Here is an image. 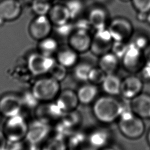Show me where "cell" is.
<instances>
[{
    "label": "cell",
    "instance_id": "obj_1",
    "mask_svg": "<svg viewBox=\"0 0 150 150\" xmlns=\"http://www.w3.org/2000/svg\"><path fill=\"white\" fill-rule=\"evenodd\" d=\"M93 111L99 121L111 123L119 118L122 112V104L112 96H102L96 100Z\"/></svg>",
    "mask_w": 150,
    "mask_h": 150
},
{
    "label": "cell",
    "instance_id": "obj_2",
    "mask_svg": "<svg viewBox=\"0 0 150 150\" xmlns=\"http://www.w3.org/2000/svg\"><path fill=\"white\" fill-rule=\"evenodd\" d=\"M118 127L125 137L131 139L139 138L145 131L142 118L134 114L131 109L122 111L119 117Z\"/></svg>",
    "mask_w": 150,
    "mask_h": 150
},
{
    "label": "cell",
    "instance_id": "obj_3",
    "mask_svg": "<svg viewBox=\"0 0 150 150\" xmlns=\"http://www.w3.org/2000/svg\"><path fill=\"white\" fill-rule=\"evenodd\" d=\"M31 91L40 103L52 101L60 91V82L51 76L42 77L34 83Z\"/></svg>",
    "mask_w": 150,
    "mask_h": 150
},
{
    "label": "cell",
    "instance_id": "obj_4",
    "mask_svg": "<svg viewBox=\"0 0 150 150\" xmlns=\"http://www.w3.org/2000/svg\"><path fill=\"white\" fill-rule=\"evenodd\" d=\"M29 124L21 114L7 118L3 131L8 142H20L25 139Z\"/></svg>",
    "mask_w": 150,
    "mask_h": 150
},
{
    "label": "cell",
    "instance_id": "obj_5",
    "mask_svg": "<svg viewBox=\"0 0 150 150\" xmlns=\"http://www.w3.org/2000/svg\"><path fill=\"white\" fill-rule=\"evenodd\" d=\"M56 62L53 56H46L38 52L29 55L27 63L28 69L33 75L41 76L49 74Z\"/></svg>",
    "mask_w": 150,
    "mask_h": 150
},
{
    "label": "cell",
    "instance_id": "obj_6",
    "mask_svg": "<svg viewBox=\"0 0 150 150\" xmlns=\"http://www.w3.org/2000/svg\"><path fill=\"white\" fill-rule=\"evenodd\" d=\"M113 41L108 29L97 30L91 38L90 50L94 55L100 57L111 51Z\"/></svg>",
    "mask_w": 150,
    "mask_h": 150
},
{
    "label": "cell",
    "instance_id": "obj_7",
    "mask_svg": "<svg viewBox=\"0 0 150 150\" xmlns=\"http://www.w3.org/2000/svg\"><path fill=\"white\" fill-rule=\"evenodd\" d=\"M122 60L125 69L131 73L140 71L145 64L143 50L131 43H128V48Z\"/></svg>",
    "mask_w": 150,
    "mask_h": 150
},
{
    "label": "cell",
    "instance_id": "obj_8",
    "mask_svg": "<svg viewBox=\"0 0 150 150\" xmlns=\"http://www.w3.org/2000/svg\"><path fill=\"white\" fill-rule=\"evenodd\" d=\"M64 114L56 102H42L35 108L36 119L50 125L53 122L61 120Z\"/></svg>",
    "mask_w": 150,
    "mask_h": 150
},
{
    "label": "cell",
    "instance_id": "obj_9",
    "mask_svg": "<svg viewBox=\"0 0 150 150\" xmlns=\"http://www.w3.org/2000/svg\"><path fill=\"white\" fill-rule=\"evenodd\" d=\"M50 125L36 119L29 124L25 139L32 145H36L43 142L49 135Z\"/></svg>",
    "mask_w": 150,
    "mask_h": 150
},
{
    "label": "cell",
    "instance_id": "obj_10",
    "mask_svg": "<svg viewBox=\"0 0 150 150\" xmlns=\"http://www.w3.org/2000/svg\"><path fill=\"white\" fill-rule=\"evenodd\" d=\"M23 107L22 98L15 94H5L0 98V112L6 118L20 114Z\"/></svg>",
    "mask_w": 150,
    "mask_h": 150
},
{
    "label": "cell",
    "instance_id": "obj_11",
    "mask_svg": "<svg viewBox=\"0 0 150 150\" xmlns=\"http://www.w3.org/2000/svg\"><path fill=\"white\" fill-rule=\"evenodd\" d=\"M52 25L47 15H37L30 23L29 33L33 39L39 41L49 36Z\"/></svg>",
    "mask_w": 150,
    "mask_h": 150
},
{
    "label": "cell",
    "instance_id": "obj_12",
    "mask_svg": "<svg viewBox=\"0 0 150 150\" xmlns=\"http://www.w3.org/2000/svg\"><path fill=\"white\" fill-rule=\"evenodd\" d=\"M108 30L114 40L127 41L132 34V26L130 22L122 18L114 19L110 23Z\"/></svg>",
    "mask_w": 150,
    "mask_h": 150
},
{
    "label": "cell",
    "instance_id": "obj_13",
    "mask_svg": "<svg viewBox=\"0 0 150 150\" xmlns=\"http://www.w3.org/2000/svg\"><path fill=\"white\" fill-rule=\"evenodd\" d=\"M91 38L88 31L74 30L69 37V44L77 53H84L90 50Z\"/></svg>",
    "mask_w": 150,
    "mask_h": 150
},
{
    "label": "cell",
    "instance_id": "obj_14",
    "mask_svg": "<svg viewBox=\"0 0 150 150\" xmlns=\"http://www.w3.org/2000/svg\"><path fill=\"white\" fill-rule=\"evenodd\" d=\"M143 87L142 80L135 76H129L121 81L120 94L126 99H132L141 93Z\"/></svg>",
    "mask_w": 150,
    "mask_h": 150
},
{
    "label": "cell",
    "instance_id": "obj_15",
    "mask_svg": "<svg viewBox=\"0 0 150 150\" xmlns=\"http://www.w3.org/2000/svg\"><path fill=\"white\" fill-rule=\"evenodd\" d=\"M22 5L18 0L0 1V17L5 21L16 19L22 12Z\"/></svg>",
    "mask_w": 150,
    "mask_h": 150
},
{
    "label": "cell",
    "instance_id": "obj_16",
    "mask_svg": "<svg viewBox=\"0 0 150 150\" xmlns=\"http://www.w3.org/2000/svg\"><path fill=\"white\" fill-rule=\"evenodd\" d=\"M130 105L137 115L141 118H150V95L140 93L131 99Z\"/></svg>",
    "mask_w": 150,
    "mask_h": 150
},
{
    "label": "cell",
    "instance_id": "obj_17",
    "mask_svg": "<svg viewBox=\"0 0 150 150\" xmlns=\"http://www.w3.org/2000/svg\"><path fill=\"white\" fill-rule=\"evenodd\" d=\"M56 103L64 112H66L76 110L79 101L76 92L70 89H65L60 91Z\"/></svg>",
    "mask_w": 150,
    "mask_h": 150
},
{
    "label": "cell",
    "instance_id": "obj_18",
    "mask_svg": "<svg viewBox=\"0 0 150 150\" xmlns=\"http://www.w3.org/2000/svg\"><path fill=\"white\" fill-rule=\"evenodd\" d=\"M47 16L53 25L59 26L69 22L71 16L66 5L56 4L52 5Z\"/></svg>",
    "mask_w": 150,
    "mask_h": 150
},
{
    "label": "cell",
    "instance_id": "obj_19",
    "mask_svg": "<svg viewBox=\"0 0 150 150\" xmlns=\"http://www.w3.org/2000/svg\"><path fill=\"white\" fill-rule=\"evenodd\" d=\"M78 53L70 46L59 49L56 61L66 68L75 66L78 60Z\"/></svg>",
    "mask_w": 150,
    "mask_h": 150
},
{
    "label": "cell",
    "instance_id": "obj_20",
    "mask_svg": "<svg viewBox=\"0 0 150 150\" xmlns=\"http://www.w3.org/2000/svg\"><path fill=\"white\" fill-rule=\"evenodd\" d=\"M88 19L92 28L96 30L106 28L107 14L102 8H95L92 9L88 13Z\"/></svg>",
    "mask_w": 150,
    "mask_h": 150
},
{
    "label": "cell",
    "instance_id": "obj_21",
    "mask_svg": "<svg viewBox=\"0 0 150 150\" xmlns=\"http://www.w3.org/2000/svg\"><path fill=\"white\" fill-rule=\"evenodd\" d=\"M118 59L112 52H108L100 56L98 67L107 74H113L118 67Z\"/></svg>",
    "mask_w": 150,
    "mask_h": 150
},
{
    "label": "cell",
    "instance_id": "obj_22",
    "mask_svg": "<svg viewBox=\"0 0 150 150\" xmlns=\"http://www.w3.org/2000/svg\"><path fill=\"white\" fill-rule=\"evenodd\" d=\"M97 94V87L96 85L92 83L83 85L77 91L79 103L83 104H88L93 102L96 98Z\"/></svg>",
    "mask_w": 150,
    "mask_h": 150
},
{
    "label": "cell",
    "instance_id": "obj_23",
    "mask_svg": "<svg viewBox=\"0 0 150 150\" xmlns=\"http://www.w3.org/2000/svg\"><path fill=\"white\" fill-rule=\"evenodd\" d=\"M109 132L104 129H97L89 135L88 141L94 148H101L105 146L109 141Z\"/></svg>",
    "mask_w": 150,
    "mask_h": 150
},
{
    "label": "cell",
    "instance_id": "obj_24",
    "mask_svg": "<svg viewBox=\"0 0 150 150\" xmlns=\"http://www.w3.org/2000/svg\"><path fill=\"white\" fill-rule=\"evenodd\" d=\"M121 80L113 74H107L105 79L102 83L103 90L110 96H116L120 94Z\"/></svg>",
    "mask_w": 150,
    "mask_h": 150
},
{
    "label": "cell",
    "instance_id": "obj_25",
    "mask_svg": "<svg viewBox=\"0 0 150 150\" xmlns=\"http://www.w3.org/2000/svg\"><path fill=\"white\" fill-rule=\"evenodd\" d=\"M38 50L39 52L49 56L57 53L59 50V45L56 40L51 37H47L39 41Z\"/></svg>",
    "mask_w": 150,
    "mask_h": 150
},
{
    "label": "cell",
    "instance_id": "obj_26",
    "mask_svg": "<svg viewBox=\"0 0 150 150\" xmlns=\"http://www.w3.org/2000/svg\"><path fill=\"white\" fill-rule=\"evenodd\" d=\"M93 67L86 63L76 64L74 69V75L79 81H87L88 80V76Z\"/></svg>",
    "mask_w": 150,
    "mask_h": 150
},
{
    "label": "cell",
    "instance_id": "obj_27",
    "mask_svg": "<svg viewBox=\"0 0 150 150\" xmlns=\"http://www.w3.org/2000/svg\"><path fill=\"white\" fill-rule=\"evenodd\" d=\"M52 6L47 0H33L32 8L37 15H47Z\"/></svg>",
    "mask_w": 150,
    "mask_h": 150
},
{
    "label": "cell",
    "instance_id": "obj_28",
    "mask_svg": "<svg viewBox=\"0 0 150 150\" xmlns=\"http://www.w3.org/2000/svg\"><path fill=\"white\" fill-rule=\"evenodd\" d=\"M106 76L107 74L100 67H92L89 73L88 81L95 85L101 84Z\"/></svg>",
    "mask_w": 150,
    "mask_h": 150
},
{
    "label": "cell",
    "instance_id": "obj_29",
    "mask_svg": "<svg viewBox=\"0 0 150 150\" xmlns=\"http://www.w3.org/2000/svg\"><path fill=\"white\" fill-rule=\"evenodd\" d=\"M66 69V67L56 62L50 70L49 74L50 76L60 82L63 80L67 75Z\"/></svg>",
    "mask_w": 150,
    "mask_h": 150
},
{
    "label": "cell",
    "instance_id": "obj_30",
    "mask_svg": "<svg viewBox=\"0 0 150 150\" xmlns=\"http://www.w3.org/2000/svg\"><path fill=\"white\" fill-rule=\"evenodd\" d=\"M128 43H127V41L114 40L111 46V52H112L118 58L122 59L128 48Z\"/></svg>",
    "mask_w": 150,
    "mask_h": 150
},
{
    "label": "cell",
    "instance_id": "obj_31",
    "mask_svg": "<svg viewBox=\"0 0 150 150\" xmlns=\"http://www.w3.org/2000/svg\"><path fill=\"white\" fill-rule=\"evenodd\" d=\"M65 5L69 11L71 19L77 16L83 9V5L78 0H70Z\"/></svg>",
    "mask_w": 150,
    "mask_h": 150
},
{
    "label": "cell",
    "instance_id": "obj_32",
    "mask_svg": "<svg viewBox=\"0 0 150 150\" xmlns=\"http://www.w3.org/2000/svg\"><path fill=\"white\" fill-rule=\"evenodd\" d=\"M56 26L57 33L62 37H69L75 30L74 25L71 24L69 22Z\"/></svg>",
    "mask_w": 150,
    "mask_h": 150
},
{
    "label": "cell",
    "instance_id": "obj_33",
    "mask_svg": "<svg viewBox=\"0 0 150 150\" xmlns=\"http://www.w3.org/2000/svg\"><path fill=\"white\" fill-rule=\"evenodd\" d=\"M21 98L23 105L29 108H36L39 105V103H40L34 96L31 91L25 93Z\"/></svg>",
    "mask_w": 150,
    "mask_h": 150
},
{
    "label": "cell",
    "instance_id": "obj_34",
    "mask_svg": "<svg viewBox=\"0 0 150 150\" xmlns=\"http://www.w3.org/2000/svg\"><path fill=\"white\" fill-rule=\"evenodd\" d=\"M132 1L138 12L148 13L150 11V0H132Z\"/></svg>",
    "mask_w": 150,
    "mask_h": 150
},
{
    "label": "cell",
    "instance_id": "obj_35",
    "mask_svg": "<svg viewBox=\"0 0 150 150\" xmlns=\"http://www.w3.org/2000/svg\"><path fill=\"white\" fill-rule=\"evenodd\" d=\"M85 137L81 133H76L70 137L69 141V146L71 148H76L84 142Z\"/></svg>",
    "mask_w": 150,
    "mask_h": 150
},
{
    "label": "cell",
    "instance_id": "obj_36",
    "mask_svg": "<svg viewBox=\"0 0 150 150\" xmlns=\"http://www.w3.org/2000/svg\"><path fill=\"white\" fill-rule=\"evenodd\" d=\"M130 43L142 50H144V49L149 45L148 38L144 35L137 36Z\"/></svg>",
    "mask_w": 150,
    "mask_h": 150
},
{
    "label": "cell",
    "instance_id": "obj_37",
    "mask_svg": "<svg viewBox=\"0 0 150 150\" xmlns=\"http://www.w3.org/2000/svg\"><path fill=\"white\" fill-rule=\"evenodd\" d=\"M74 26L75 30H80L89 32L90 30L93 28L88 18L87 19H82L77 21Z\"/></svg>",
    "mask_w": 150,
    "mask_h": 150
},
{
    "label": "cell",
    "instance_id": "obj_38",
    "mask_svg": "<svg viewBox=\"0 0 150 150\" xmlns=\"http://www.w3.org/2000/svg\"><path fill=\"white\" fill-rule=\"evenodd\" d=\"M141 76L145 80H150V64H145L140 70Z\"/></svg>",
    "mask_w": 150,
    "mask_h": 150
},
{
    "label": "cell",
    "instance_id": "obj_39",
    "mask_svg": "<svg viewBox=\"0 0 150 150\" xmlns=\"http://www.w3.org/2000/svg\"><path fill=\"white\" fill-rule=\"evenodd\" d=\"M8 140L4 134L3 130L0 129V150L6 149Z\"/></svg>",
    "mask_w": 150,
    "mask_h": 150
},
{
    "label": "cell",
    "instance_id": "obj_40",
    "mask_svg": "<svg viewBox=\"0 0 150 150\" xmlns=\"http://www.w3.org/2000/svg\"><path fill=\"white\" fill-rule=\"evenodd\" d=\"M143 54L145 60V63L150 64V43L144 49Z\"/></svg>",
    "mask_w": 150,
    "mask_h": 150
},
{
    "label": "cell",
    "instance_id": "obj_41",
    "mask_svg": "<svg viewBox=\"0 0 150 150\" xmlns=\"http://www.w3.org/2000/svg\"><path fill=\"white\" fill-rule=\"evenodd\" d=\"M147 15H148V13L138 12L137 18L140 21H146L147 19Z\"/></svg>",
    "mask_w": 150,
    "mask_h": 150
},
{
    "label": "cell",
    "instance_id": "obj_42",
    "mask_svg": "<svg viewBox=\"0 0 150 150\" xmlns=\"http://www.w3.org/2000/svg\"><path fill=\"white\" fill-rule=\"evenodd\" d=\"M147 22L150 24V11L148 13V15H147V19H146Z\"/></svg>",
    "mask_w": 150,
    "mask_h": 150
},
{
    "label": "cell",
    "instance_id": "obj_43",
    "mask_svg": "<svg viewBox=\"0 0 150 150\" xmlns=\"http://www.w3.org/2000/svg\"><path fill=\"white\" fill-rule=\"evenodd\" d=\"M4 22H5V21H4L2 18H1L0 17V26L2 25L4 23Z\"/></svg>",
    "mask_w": 150,
    "mask_h": 150
},
{
    "label": "cell",
    "instance_id": "obj_44",
    "mask_svg": "<svg viewBox=\"0 0 150 150\" xmlns=\"http://www.w3.org/2000/svg\"><path fill=\"white\" fill-rule=\"evenodd\" d=\"M148 142L150 145V131H149V132L148 133Z\"/></svg>",
    "mask_w": 150,
    "mask_h": 150
},
{
    "label": "cell",
    "instance_id": "obj_45",
    "mask_svg": "<svg viewBox=\"0 0 150 150\" xmlns=\"http://www.w3.org/2000/svg\"><path fill=\"white\" fill-rule=\"evenodd\" d=\"M96 1H97L98 2H104L107 1V0H96Z\"/></svg>",
    "mask_w": 150,
    "mask_h": 150
},
{
    "label": "cell",
    "instance_id": "obj_46",
    "mask_svg": "<svg viewBox=\"0 0 150 150\" xmlns=\"http://www.w3.org/2000/svg\"><path fill=\"white\" fill-rule=\"evenodd\" d=\"M122 1H129V0H122Z\"/></svg>",
    "mask_w": 150,
    "mask_h": 150
}]
</instances>
